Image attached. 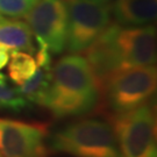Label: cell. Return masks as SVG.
<instances>
[{
	"label": "cell",
	"instance_id": "cell-1",
	"mask_svg": "<svg viewBox=\"0 0 157 157\" xmlns=\"http://www.w3.org/2000/svg\"><path fill=\"white\" fill-rule=\"evenodd\" d=\"M51 86L44 107L57 119L79 117L94 111L100 91L85 57L70 54L51 67Z\"/></svg>",
	"mask_w": 157,
	"mask_h": 157
},
{
	"label": "cell",
	"instance_id": "cell-2",
	"mask_svg": "<svg viewBox=\"0 0 157 157\" xmlns=\"http://www.w3.org/2000/svg\"><path fill=\"white\" fill-rule=\"evenodd\" d=\"M49 148L75 157H122L112 124L84 119L51 135Z\"/></svg>",
	"mask_w": 157,
	"mask_h": 157
},
{
	"label": "cell",
	"instance_id": "cell-3",
	"mask_svg": "<svg viewBox=\"0 0 157 157\" xmlns=\"http://www.w3.org/2000/svg\"><path fill=\"white\" fill-rule=\"evenodd\" d=\"M157 71L154 65L119 70L106 82L100 97L111 115L129 112L151 100L156 91Z\"/></svg>",
	"mask_w": 157,
	"mask_h": 157
},
{
	"label": "cell",
	"instance_id": "cell-4",
	"mask_svg": "<svg viewBox=\"0 0 157 157\" xmlns=\"http://www.w3.org/2000/svg\"><path fill=\"white\" fill-rule=\"evenodd\" d=\"M122 157H156V121L151 102L109 115Z\"/></svg>",
	"mask_w": 157,
	"mask_h": 157
},
{
	"label": "cell",
	"instance_id": "cell-5",
	"mask_svg": "<svg viewBox=\"0 0 157 157\" xmlns=\"http://www.w3.org/2000/svg\"><path fill=\"white\" fill-rule=\"evenodd\" d=\"M67 8V48L78 54L89 47L111 22V6L95 0H64Z\"/></svg>",
	"mask_w": 157,
	"mask_h": 157
},
{
	"label": "cell",
	"instance_id": "cell-6",
	"mask_svg": "<svg viewBox=\"0 0 157 157\" xmlns=\"http://www.w3.org/2000/svg\"><path fill=\"white\" fill-rule=\"evenodd\" d=\"M39 44L50 54H61L67 47V8L64 0H36L26 15Z\"/></svg>",
	"mask_w": 157,
	"mask_h": 157
},
{
	"label": "cell",
	"instance_id": "cell-7",
	"mask_svg": "<svg viewBox=\"0 0 157 157\" xmlns=\"http://www.w3.org/2000/svg\"><path fill=\"white\" fill-rule=\"evenodd\" d=\"M47 135L43 124L0 119V154L4 157H48Z\"/></svg>",
	"mask_w": 157,
	"mask_h": 157
},
{
	"label": "cell",
	"instance_id": "cell-8",
	"mask_svg": "<svg viewBox=\"0 0 157 157\" xmlns=\"http://www.w3.org/2000/svg\"><path fill=\"white\" fill-rule=\"evenodd\" d=\"M120 29V25L111 21L102 33L83 51L100 93L107 80L119 70H122V57L117 41Z\"/></svg>",
	"mask_w": 157,
	"mask_h": 157
},
{
	"label": "cell",
	"instance_id": "cell-9",
	"mask_svg": "<svg viewBox=\"0 0 157 157\" xmlns=\"http://www.w3.org/2000/svg\"><path fill=\"white\" fill-rule=\"evenodd\" d=\"M117 41L122 57V69L155 65L156 28L151 23L120 29Z\"/></svg>",
	"mask_w": 157,
	"mask_h": 157
},
{
	"label": "cell",
	"instance_id": "cell-10",
	"mask_svg": "<svg viewBox=\"0 0 157 157\" xmlns=\"http://www.w3.org/2000/svg\"><path fill=\"white\" fill-rule=\"evenodd\" d=\"M111 6V15L121 27L150 25L156 20L157 0H115Z\"/></svg>",
	"mask_w": 157,
	"mask_h": 157
},
{
	"label": "cell",
	"instance_id": "cell-11",
	"mask_svg": "<svg viewBox=\"0 0 157 157\" xmlns=\"http://www.w3.org/2000/svg\"><path fill=\"white\" fill-rule=\"evenodd\" d=\"M0 44L29 54L35 51L32 29L27 22L19 20L0 19Z\"/></svg>",
	"mask_w": 157,
	"mask_h": 157
},
{
	"label": "cell",
	"instance_id": "cell-12",
	"mask_svg": "<svg viewBox=\"0 0 157 157\" xmlns=\"http://www.w3.org/2000/svg\"><path fill=\"white\" fill-rule=\"evenodd\" d=\"M51 67L36 69V71L22 85H20V93L30 102L44 106L51 86Z\"/></svg>",
	"mask_w": 157,
	"mask_h": 157
},
{
	"label": "cell",
	"instance_id": "cell-13",
	"mask_svg": "<svg viewBox=\"0 0 157 157\" xmlns=\"http://www.w3.org/2000/svg\"><path fill=\"white\" fill-rule=\"evenodd\" d=\"M8 61V76L17 86L22 85L27 79L30 78L37 69L35 57L26 51L14 50Z\"/></svg>",
	"mask_w": 157,
	"mask_h": 157
},
{
	"label": "cell",
	"instance_id": "cell-14",
	"mask_svg": "<svg viewBox=\"0 0 157 157\" xmlns=\"http://www.w3.org/2000/svg\"><path fill=\"white\" fill-rule=\"evenodd\" d=\"M29 107V101L23 97L19 89L8 84L4 73L0 72V111L20 113Z\"/></svg>",
	"mask_w": 157,
	"mask_h": 157
},
{
	"label": "cell",
	"instance_id": "cell-15",
	"mask_svg": "<svg viewBox=\"0 0 157 157\" xmlns=\"http://www.w3.org/2000/svg\"><path fill=\"white\" fill-rule=\"evenodd\" d=\"M36 0H0V14L10 17H25Z\"/></svg>",
	"mask_w": 157,
	"mask_h": 157
},
{
	"label": "cell",
	"instance_id": "cell-16",
	"mask_svg": "<svg viewBox=\"0 0 157 157\" xmlns=\"http://www.w3.org/2000/svg\"><path fill=\"white\" fill-rule=\"evenodd\" d=\"M10 59V49L0 44V70L7 65Z\"/></svg>",
	"mask_w": 157,
	"mask_h": 157
},
{
	"label": "cell",
	"instance_id": "cell-17",
	"mask_svg": "<svg viewBox=\"0 0 157 157\" xmlns=\"http://www.w3.org/2000/svg\"><path fill=\"white\" fill-rule=\"evenodd\" d=\"M95 1H101V2H107L108 0H95Z\"/></svg>",
	"mask_w": 157,
	"mask_h": 157
},
{
	"label": "cell",
	"instance_id": "cell-18",
	"mask_svg": "<svg viewBox=\"0 0 157 157\" xmlns=\"http://www.w3.org/2000/svg\"><path fill=\"white\" fill-rule=\"evenodd\" d=\"M0 19H2V17H1V14H0Z\"/></svg>",
	"mask_w": 157,
	"mask_h": 157
},
{
	"label": "cell",
	"instance_id": "cell-19",
	"mask_svg": "<svg viewBox=\"0 0 157 157\" xmlns=\"http://www.w3.org/2000/svg\"><path fill=\"white\" fill-rule=\"evenodd\" d=\"M0 157H2V156H1V154H0Z\"/></svg>",
	"mask_w": 157,
	"mask_h": 157
}]
</instances>
